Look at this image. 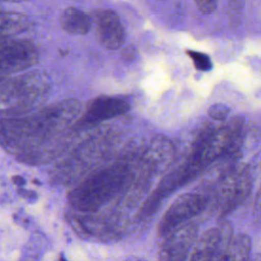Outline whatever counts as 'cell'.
Wrapping results in <instances>:
<instances>
[{
  "label": "cell",
  "instance_id": "cell-8",
  "mask_svg": "<svg viewBox=\"0 0 261 261\" xmlns=\"http://www.w3.org/2000/svg\"><path fill=\"white\" fill-rule=\"evenodd\" d=\"M232 237L233 234L229 223H223L218 227L209 228L196 241L189 259L221 260Z\"/></svg>",
  "mask_w": 261,
  "mask_h": 261
},
{
  "label": "cell",
  "instance_id": "cell-17",
  "mask_svg": "<svg viewBox=\"0 0 261 261\" xmlns=\"http://www.w3.org/2000/svg\"><path fill=\"white\" fill-rule=\"evenodd\" d=\"M229 113V108L224 105V104H214L212 105L209 110H208V114L209 116L217 121H223L226 119L227 115Z\"/></svg>",
  "mask_w": 261,
  "mask_h": 261
},
{
  "label": "cell",
  "instance_id": "cell-13",
  "mask_svg": "<svg viewBox=\"0 0 261 261\" xmlns=\"http://www.w3.org/2000/svg\"><path fill=\"white\" fill-rule=\"evenodd\" d=\"M62 30L71 35H86L91 29V20L88 14L76 7H68L60 14Z\"/></svg>",
  "mask_w": 261,
  "mask_h": 261
},
{
  "label": "cell",
  "instance_id": "cell-21",
  "mask_svg": "<svg viewBox=\"0 0 261 261\" xmlns=\"http://www.w3.org/2000/svg\"><path fill=\"white\" fill-rule=\"evenodd\" d=\"M4 2H10V3H17V2H22V1H25V0H2Z\"/></svg>",
  "mask_w": 261,
  "mask_h": 261
},
{
  "label": "cell",
  "instance_id": "cell-4",
  "mask_svg": "<svg viewBox=\"0 0 261 261\" xmlns=\"http://www.w3.org/2000/svg\"><path fill=\"white\" fill-rule=\"evenodd\" d=\"M115 139V136L111 133L96 134L89 138L56 168V180L62 184L76 181L89 170L107 159Z\"/></svg>",
  "mask_w": 261,
  "mask_h": 261
},
{
  "label": "cell",
  "instance_id": "cell-11",
  "mask_svg": "<svg viewBox=\"0 0 261 261\" xmlns=\"http://www.w3.org/2000/svg\"><path fill=\"white\" fill-rule=\"evenodd\" d=\"M251 190V179L247 170L231 173L220 191L219 204L222 214H226L244 202Z\"/></svg>",
  "mask_w": 261,
  "mask_h": 261
},
{
  "label": "cell",
  "instance_id": "cell-10",
  "mask_svg": "<svg viewBox=\"0 0 261 261\" xmlns=\"http://www.w3.org/2000/svg\"><path fill=\"white\" fill-rule=\"evenodd\" d=\"M96 33L101 45L108 50L120 48L125 41V30L118 14L111 9L95 12Z\"/></svg>",
  "mask_w": 261,
  "mask_h": 261
},
{
  "label": "cell",
  "instance_id": "cell-16",
  "mask_svg": "<svg viewBox=\"0 0 261 261\" xmlns=\"http://www.w3.org/2000/svg\"><path fill=\"white\" fill-rule=\"evenodd\" d=\"M187 54L192 59L195 67L198 70L208 71L212 68L211 59L207 54H205L203 52H199V51H194V50H188Z\"/></svg>",
  "mask_w": 261,
  "mask_h": 261
},
{
  "label": "cell",
  "instance_id": "cell-14",
  "mask_svg": "<svg viewBox=\"0 0 261 261\" xmlns=\"http://www.w3.org/2000/svg\"><path fill=\"white\" fill-rule=\"evenodd\" d=\"M30 27V20L21 13L13 11H2L0 29L1 38L13 37L27 31Z\"/></svg>",
  "mask_w": 261,
  "mask_h": 261
},
{
  "label": "cell",
  "instance_id": "cell-18",
  "mask_svg": "<svg viewBox=\"0 0 261 261\" xmlns=\"http://www.w3.org/2000/svg\"><path fill=\"white\" fill-rule=\"evenodd\" d=\"M195 3L200 12L203 14H210L216 9L218 0H195Z\"/></svg>",
  "mask_w": 261,
  "mask_h": 261
},
{
  "label": "cell",
  "instance_id": "cell-12",
  "mask_svg": "<svg viewBox=\"0 0 261 261\" xmlns=\"http://www.w3.org/2000/svg\"><path fill=\"white\" fill-rule=\"evenodd\" d=\"M69 221L76 232L83 238L88 237L90 239L107 241L116 236L114 224L103 216L94 214L72 215L69 217Z\"/></svg>",
  "mask_w": 261,
  "mask_h": 261
},
{
  "label": "cell",
  "instance_id": "cell-3",
  "mask_svg": "<svg viewBox=\"0 0 261 261\" xmlns=\"http://www.w3.org/2000/svg\"><path fill=\"white\" fill-rule=\"evenodd\" d=\"M49 90V76L39 69L14 76H2L0 90L2 114L16 116L32 111L46 100Z\"/></svg>",
  "mask_w": 261,
  "mask_h": 261
},
{
  "label": "cell",
  "instance_id": "cell-19",
  "mask_svg": "<svg viewBox=\"0 0 261 261\" xmlns=\"http://www.w3.org/2000/svg\"><path fill=\"white\" fill-rule=\"evenodd\" d=\"M12 181H13L17 187H21V186L25 182V180L23 179V177H21V176H19V175L13 176V177H12Z\"/></svg>",
  "mask_w": 261,
  "mask_h": 261
},
{
  "label": "cell",
  "instance_id": "cell-20",
  "mask_svg": "<svg viewBox=\"0 0 261 261\" xmlns=\"http://www.w3.org/2000/svg\"><path fill=\"white\" fill-rule=\"evenodd\" d=\"M257 207L261 211V191H260V193H259V195L257 197Z\"/></svg>",
  "mask_w": 261,
  "mask_h": 261
},
{
  "label": "cell",
  "instance_id": "cell-2",
  "mask_svg": "<svg viewBox=\"0 0 261 261\" xmlns=\"http://www.w3.org/2000/svg\"><path fill=\"white\" fill-rule=\"evenodd\" d=\"M133 173V164L118 159L79 181L68 192L67 202L77 212H97L127 187Z\"/></svg>",
  "mask_w": 261,
  "mask_h": 261
},
{
  "label": "cell",
  "instance_id": "cell-5",
  "mask_svg": "<svg viewBox=\"0 0 261 261\" xmlns=\"http://www.w3.org/2000/svg\"><path fill=\"white\" fill-rule=\"evenodd\" d=\"M39 59V53L29 40L1 38V77L28 70Z\"/></svg>",
  "mask_w": 261,
  "mask_h": 261
},
{
  "label": "cell",
  "instance_id": "cell-6",
  "mask_svg": "<svg viewBox=\"0 0 261 261\" xmlns=\"http://www.w3.org/2000/svg\"><path fill=\"white\" fill-rule=\"evenodd\" d=\"M207 198L196 194L186 193L177 197L167 208L158 224V234L166 237L187 220L198 215L206 206Z\"/></svg>",
  "mask_w": 261,
  "mask_h": 261
},
{
  "label": "cell",
  "instance_id": "cell-9",
  "mask_svg": "<svg viewBox=\"0 0 261 261\" xmlns=\"http://www.w3.org/2000/svg\"><path fill=\"white\" fill-rule=\"evenodd\" d=\"M195 223H184L166 236L158 251L159 260H186L197 241Z\"/></svg>",
  "mask_w": 261,
  "mask_h": 261
},
{
  "label": "cell",
  "instance_id": "cell-1",
  "mask_svg": "<svg viewBox=\"0 0 261 261\" xmlns=\"http://www.w3.org/2000/svg\"><path fill=\"white\" fill-rule=\"evenodd\" d=\"M82 103L68 99L51 104L28 116H7L1 121V144L14 153L31 150L62 134L77 118Z\"/></svg>",
  "mask_w": 261,
  "mask_h": 261
},
{
  "label": "cell",
  "instance_id": "cell-7",
  "mask_svg": "<svg viewBox=\"0 0 261 261\" xmlns=\"http://www.w3.org/2000/svg\"><path fill=\"white\" fill-rule=\"evenodd\" d=\"M130 109V102L122 96H99L91 101L74 124L75 130L92 127L102 121L115 118Z\"/></svg>",
  "mask_w": 261,
  "mask_h": 261
},
{
  "label": "cell",
  "instance_id": "cell-15",
  "mask_svg": "<svg viewBox=\"0 0 261 261\" xmlns=\"http://www.w3.org/2000/svg\"><path fill=\"white\" fill-rule=\"evenodd\" d=\"M251 239L245 233L233 236L221 260H246L249 258L251 252Z\"/></svg>",
  "mask_w": 261,
  "mask_h": 261
}]
</instances>
